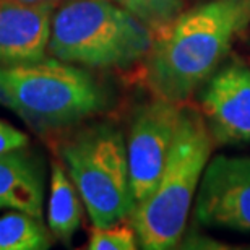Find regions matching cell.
Masks as SVG:
<instances>
[{"label":"cell","instance_id":"5bb4252c","mask_svg":"<svg viewBox=\"0 0 250 250\" xmlns=\"http://www.w3.org/2000/svg\"><path fill=\"white\" fill-rule=\"evenodd\" d=\"M138 236L132 224H112L107 228L93 226L86 249L89 250H135L138 249Z\"/></svg>","mask_w":250,"mask_h":250},{"label":"cell","instance_id":"30bf717a","mask_svg":"<svg viewBox=\"0 0 250 250\" xmlns=\"http://www.w3.org/2000/svg\"><path fill=\"white\" fill-rule=\"evenodd\" d=\"M42 202L41 161L23 148L0 153V209L10 208L41 219Z\"/></svg>","mask_w":250,"mask_h":250},{"label":"cell","instance_id":"2e32d148","mask_svg":"<svg viewBox=\"0 0 250 250\" xmlns=\"http://www.w3.org/2000/svg\"><path fill=\"white\" fill-rule=\"evenodd\" d=\"M15 2L26 3V5H47V7L57 8L59 5L65 2V0H15Z\"/></svg>","mask_w":250,"mask_h":250},{"label":"cell","instance_id":"5b68a950","mask_svg":"<svg viewBox=\"0 0 250 250\" xmlns=\"http://www.w3.org/2000/svg\"><path fill=\"white\" fill-rule=\"evenodd\" d=\"M93 226L107 228L132 218L127 142L112 122H94L77 130L59 148Z\"/></svg>","mask_w":250,"mask_h":250},{"label":"cell","instance_id":"3957f363","mask_svg":"<svg viewBox=\"0 0 250 250\" xmlns=\"http://www.w3.org/2000/svg\"><path fill=\"white\" fill-rule=\"evenodd\" d=\"M213 145L203 114L184 103L161 177L130 218L142 249L171 250L181 242Z\"/></svg>","mask_w":250,"mask_h":250},{"label":"cell","instance_id":"6da1fadb","mask_svg":"<svg viewBox=\"0 0 250 250\" xmlns=\"http://www.w3.org/2000/svg\"><path fill=\"white\" fill-rule=\"evenodd\" d=\"M250 26V0H207L154 34L145 80L154 96L186 103L216 72Z\"/></svg>","mask_w":250,"mask_h":250},{"label":"cell","instance_id":"277c9868","mask_svg":"<svg viewBox=\"0 0 250 250\" xmlns=\"http://www.w3.org/2000/svg\"><path fill=\"white\" fill-rule=\"evenodd\" d=\"M154 34L112 0H65L54 12L49 52L91 70H127L143 62Z\"/></svg>","mask_w":250,"mask_h":250},{"label":"cell","instance_id":"8992f818","mask_svg":"<svg viewBox=\"0 0 250 250\" xmlns=\"http://www.w3.org/2000/svg\"><path fill=\"white\" fill-rule=\"evenodd\" d=\"M182 106L184 103L154 96L133 114L125 142L137 207L153 193L161 177L176 138Z\"/></svg>","mask_w":250,"mask_h":250},{"label":"cell","instance_id":"52a82bcc","mask_svg":"<svg viewBox=\"0 0 250 250\" xmlns=\"http://www.w3.org/2000/svg\"><path fill=\"white\" fill-rule=\"evenodd\" d=\"M193 218L205 228L250 232V158H209L195 195Z\"/></svg>","mask_w":250,"mask_h":250},{"label":"cell","instance_id":"ba28073f","mask_svg":"<svg viewBox=\"0 0 250 250\" xmlns=\"http://www.w3.org/2000/svg\"><path fill=\"white\" fill-rule=\"evenodd\" d=\"M200 107L218 145L250 142V67L241 57H231L202 88Z\"/></svg>","mask_w":250,"mask_h":250},{"label":"cell","instance_id":"9a60e30c","mask_svg":"<svg viewBox=\"0 0 250 250\" xmlns=\"http://www.w3.org/2000/svg\"><path fill=\"white\" fill-rule=\"evenodd\" d=\"M28 145L26 133L12 127L10 124L0 121V153L12 151V149L24 148Z\"/></svg>","mask_w":250,"mask_h":250},{"label":"cell","instance_id":"4fadbf2b","mask_svg":"<svg viewBox=\"0 0 250 250\" xmlns=\"http://www.w3.org/2000/svg\"><path fill=\"white\" fill-rule=\"evenodd\" d=\"M148 26L153 34L161 33L184 10V0H112Z\"/></svg>","mask_w":250,"mask_h":250},{"label":"cell","instance_id":"7c38bea8","mask_svg":"<svg viewBox=\"0 0 250 250\" xmlns=\"http://www.w3.org/2000/svg\"><path fill=\"white\" fill-rule=\"evenodd\" d=\"M51 244L39 218L15 209L0 218V250H46Z\"/></svg>","mask_w":250,"mask_h":250},{"label":"cell","instance_id":"9c48e42d","mask_svg":"<svg viewBox=\"0 0 250 250\" xmlns=\"http://www.w3.org/2000/svg\"><path fill=\"white\" fill-rule=\"evenodd\" d=\"M56 8L0 0V65H21L46 59Z\"/></svg>","mask_w":250,"mask_h":250},{"label":"cell","instance_id":"7a4b0ae2","mask_svg":"<svg viewBox=\"0 0 250 250\" xmlns=\"http://www.w3.org/2000/svg\"><path fill=\"white\" fill-rule=\"evenodd\" d=\"M0 106L39 133L83 124L111 106V91L89 68L59 59L0 65Z\"/></svg>","mask_w":250,"mask_h":250},{"label":"cell","instance_id":"8fae6325","mask_svg":"<svg viewBox=\"0 0 250 250\" xmlns=\"http://www.w3.org/2000/svg\"><path fill=\"white\" fill-rule=\"evenodd\" d=\"M83 200L80 197L68 172L59 161L52 163L51 198H49L47 224L49 231L59 241L68 244L82 224Z\"/></svg>","mask_w":250,"mask_h":250}]
</instances>
